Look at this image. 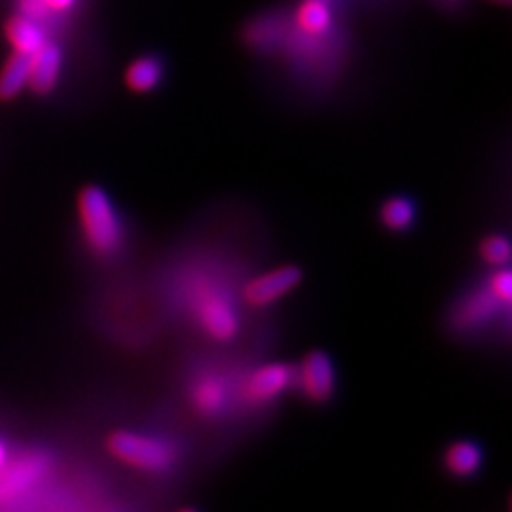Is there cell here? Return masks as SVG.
I'll use <instances>...</instances> for the list:
<instances>
[{"instance_id":"1","label":"cell","mask_w":512,"mask_h":512,"mask_svg":"<svg viewBox=\"0 0 512 512\" xmlns=\"http://www.w3.org/2000/svg\"><path fill=\"white\" fill-rule=\"evenodd\" d=\"M77 214L90 250L114 256L124 244V227L114 201L99 186H86L77 197Z\"/></svg>"},{"instance_id":"2","label":"cell","mask_w":512,"mask_h":512,"mask_svg":"<svg viewBox=\"0 0 512 512\" xmlns=\"http://www.w3.org/2000/svg\"><path fill=\"white\" fill-rule=\"evenodd\" d=\"M107 451L111 457L141 472H163L175 459L173 448L167 442L133 434V431H114V434H109Z\"/></svg>"},{"instance_id":"3","label":"cell","mask_w":512,"mask_h":512,"mask_svg":"<svg viewBox=\"0 0 512 512\" xmlns=\"http://www.w3.org/2000/svg\"><path fill=\"white\" fill-rule=\"evenodd\" d=\"M303 271L295 265H282L267 274L252 278L244 288V301L250 308H267L301 284Z\"/></svg>"},{"instance_id":"4","label":"cell","mask_w":512,"mask_h":512,"mask_svg":"<svg viewBox=\"0 0 512 512\" xmlns=\"http://www.w3.org/2000/svg\"><path fill=\"white\" fill-rule=\"evenodd\" d=\"M301 393L314 404H325L335 393V367L323 350H314L301 361L297 370Z\"/></svg>"},{"instance_id":"5","label":"cell","mask_w":512,"mask_h":512,"mask_svg":"<svg viewBox=\"0 0 512 512\" xmlns=\"http://www.w3.org/2000/svg\"><path fill=\"white\" fill-rule=\"evenodd\" d=\"M197 318L203 331L216 342H229L237 335V329H239L237 312L231 303L220 295L205 297L197 308Z\"/></svg>"},{"instance_id":"6","label":"cell","mask_w":512,"mask_h":512,"mask_svg":"<svg viewBox=\"0 0 512 512\" xmlns=\"http://www.w3.org/2000/svg\"><path fill=\"white\" fill-rule=\"evenodd\" d=\"M293 370L284 363H267L256 370L244 387L246 399L254 404H267L291 387Z\"/></svg>"},{"instance_id":"7","label":"cell","mask_w":512,"mask_h":512,"mask_svg":"<svg viewBox=\"0 0 512 512\" xmlns=\"http://www.w3.org/2000/svg\"><path fill=\"white\" fill-rule=\"evenodd\" d=\"M62 73V50L60 45L47 41L41 50L30 56V79L28 88L35 94H50Z\"/></svg>"},{"instance_id":"8","label":"cell","mask_w":512,"mask_h":512,"mask_svg":"<svg viewBox=\"0 0 512 512\" xmlns=\"http://www.w3.org/2000/svg\"><path fill=\"white\" fill-rule=\"evenodd\" d=\"M165 79V62L156 54H143L128 64L124 82L131 92L150 94Z\"/></svg>"},{"instance_id":"9","label":"cell","mask_w":512,"mask_h":512,"mask_svg":"<svg viewBox=\"0 0 512 512\" xmlns=\"http://www.w3.org/2000/svg\"><path fill=\"white\" fill-rule=\"evenodd\" d=\"M5 35L15 54L35 56L47 43L45 30L37 20H30L26 15H15L5 24Z\"/></svg>"},{"instance_id":"10","label":"cell","mask_w":512,"mask_h":512,"mask_svg":"<svg viewBox=\"0 0 512 512\" xmlns=\"http://www.w3.org/2000/svg\"><path fill=\"white\" fill-rule=\"evenodd\" d=\"M295 22L303 35L323 37L333 26V13L329 0H303L297 7Z\"/></svg>"},{"instance_id":"11","label":"cell","mask_w":512,"mask_h":512,"mask_svg":"<svg viewBox=\"0 0 512 512\" xmlns=\"http://www.w3.org/2000/svg\"><path fill=\"white\" fill-rule=\"evenodd\" d=\"M416 203L410 197H391L380 207V224L391 233H406L416 222Z\"/></svg>"},{"instance_id":"12","label":"cell","mask_w":512,"mask_h":512,"mask_svg":"<svg viewBox=\"0 0 512 512\" xmlns=\"http://www.w3.org/2000/svg\"><path fill=\"white\" fill-rule=\"evenodd\" d=\"M444 466L453 476H472L483 466V451L474 442H455L444 455Z\"/></svg>"},{"instance_id":"13","label":"cell","mask_w":512,"mask_h":512,"mask_svg":"<svg viewBox=\"0 0 512 512\" xmlns=\"http://www.w3.org/2000/svg\"><path fill=\"white\" fill-rule=\"evenodd\" d=\"M30 56L13 54L0 71V101H11L28 88Z\"/></svg>"},{"instance_id":"14","label":"cell","mask_w":512,"mask_h":512,"mask_svg":"<svg viewBox=\"0 0 512 512\" xmlns=\"http://www.w3.org/2000/svg\"><path fill=\"white\" fill-rule=\"evenodd\" d=\"M498 306H502V303L491 295L489 288H483V293L472 295L461 303V310L457 312L455 323L461 329L476 327V323H483V320H487L495 310H498Z\"/></svg>"},{"instance_id":"15","label":"cell","mask_w":512,"mask_h":512,"mask_svg":"<svg viewBox=\"0 0 512 512\" xmlns=\"http://www.w3.org/2000/svg\"><path fill=\"white\" fill-rule=\"evenodd\" d=\"M195 404L203 414H214L224 404V387L218 380H203L195 391Z\"/></svg>"},{"instance_id":"16","label":"cell","mask_w":512,"mask_h":512,"mask_svg":"<svg viewBox=\"0 0 512 512\" xmlns=\"http://www.w3.org/2000/svg\"><path fill=\"white\" fill-rule=\"evenodd\" d=\"M480 259H483L491 267H504L510 259V244L502 235H489L480 244Z\"/></svg>"},{"instance_id":"17","label":"cell","mask_w":512,"mask_h":512,"mask_svg":"<svg viewBox=\"0 0 512 512\" xmlns=\"http://www.w3.org/2000/svg\"><path fill=\"white\" fill-rule=\"evenodd\" d=\"M489 291L491 295L498 299L502 306H508L510 299H512V278H510V271L506 267H500L489 280Z\"/></svg>"},{"instance_id":"18","label":"cell","mask_w":512,"mask_h":512,"mask_svg":"<svg viewBox=\"0 0 512 512\" xmlns=\"http://www.w3.org/2000/svg\"><path fill=\"white\" fill-rule=\"evenodd\" d=\"M47 11H56V13H64L75 7L77 0H41Z\"/></svg>"},{"instance_id":"19","label":"cell","mask_w":512,"mask_h":512,"mask_svg":"<svg viewBox=\"0 0 512 512\" xmlns=\"http://www.w3.org/2000/svg\"><path fill=\"white\" fill-rule=\"evenodd\" d=\"M5 461H7V446L5 442H0V468L5 466Z\"/></svg>"},{"instance_id":"20","label":"cell","mask_w":512,"mask_h":512,"mask_svg":"<svg viewBox=\"0 0 512 512\" xmlns=\"http://www.w3.org/2000/svg\"><path fill=\"white\" fill-rule=\"evenodd\" d=\"M438 3H442V5L448 7V9H453V7L459 5V0H438Z\"/></svg>"},{"instance_id":"21","label":"cell","mask_w":512,"mask_h":512,"mask_svg":"<svg viewBox=\"0 0 512 512\" xmlns=\"http://www.w3.org/2000/svg\"><path fill=\"white\" fill-rule=\"evenodd\" d=\"M487 3H493V5H502V7H508L510 0H487Z\"/></svg>"},{"instance_id":"22","label":"cell","mask_w":512,"mask_h":512,"mask_svg":"<svg viewBox=\"0 0 512 512\" xmlns=\"http://www.w3.org/2000/svg\"><path fill=\"white\" fill-rule=\"evenodd\" d=\"M180 512H197V510H190V508H186V510H180Z\"/></svg>"}]
</instances>
